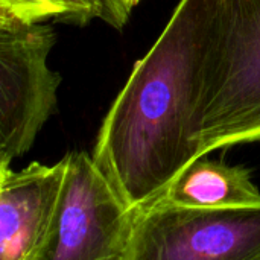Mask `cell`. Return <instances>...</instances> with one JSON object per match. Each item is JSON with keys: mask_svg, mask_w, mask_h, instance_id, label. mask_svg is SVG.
Masks as SVG:
<instances>
[{"mask_svg": "<svg viewBox=\"0 0 260 260\" xmlns=\"http://www.w3.org/2000/svg\"><path fill=\"white\" fill-rule=\"evenodd\" d=\"M101 15L99 0H0V20L23 24L55 20L85 26Z\"/></svg>", "mask_w": 260, "mask_h": 260, "instance_id": "cell-8", "label": "cell"}, {"mask_svg": "<svg viewBox=\"0 0 260 260\" xmlns=\"http://www.w3.org/2000/svg\"><path fill=\"white\" fill-rule=\"evenodd\" d=\"M161 198L192 209H229L260 204L259 189L245 168L204 157L186 168Z\"/></svg>", "mask_w": 260, "mask_h": 260, "instance_id": "cell-7", "label": "cell"}, {"mask_svg": "<svg viewBox=\"0 0 260 260\" xmlns=\"http://www.w3.org/2000/svg\"><path fill=\"white\" fill-rule=\"evenodd\" d=\"M221 0H180L104 117L91 157L134 210L203 157L195 117Z\"/></svg>", "mask_w": 260, "mask_h": 260, "instance_id": "cell-1", "label": "cell"}, {"mask_svg": "<svg viewBox=\"0 0 260 260\" xmlns=\"http://www.w3.org/2000/svg\"><path fill=\"white\" fill-rule=\"evenodd\" d=\"M99 5L102 9V21L114 29H122L126 24L131 12L126 9L123 0H99Z\"/></svg>", "mask_w": 260, "mask_h": 260, "instance_id": "cell-9", "label": "cell"}, {"mask_svg": "<svg viewBox=\"0 0 260 260\" xmlns=\"http://www.w3.org/2000/svg\"><path fill=\"white\" fill-rule=\"evenodd\" d=\"M66 178L55 165L0 166V260H35L53 225Z\"/></svg>", "mask_w": 260, "mask_h": 260, "instance_id": "cell-6", "label": "cell"}, {"mask_svg": "<svg viewBox=\"0 0 260 260\" xmlns=\"http://www.w3.org/2000/svg\"><path fill=\"white\" fill-rule=\"evenodd\" d=\"M47 23L0 20V166L24 155L56 108L61 75L49 67Z\"/></svg>", "mask_w": 260, "mask_h": 260, "instance_id": "cell-5", "label": "cell"}, {"mask_svg": "<svg viewBox=\"0 0 260 260\" xmlns=\"http://www.w3.org/2000/svg\"><path fill=\"white\" fill-rule=\"evenodd\" d=\"M126 260H260V204L192 209L160 198L136 210Z\"/></svg>", "mask_w": 260, "mask_h": 260, "instance_id": "cell-3", "label": "cell"}, {"mask_svg": "<svg viewBox=\"0 0 260 260\" xmlns=\"http://www.w3.org/2000/svg\"><path fill=\"white\" fill-rule=\"evenodd\" d=\"M195 133L203 157L260 140V0H221Z\"/></svg>", "mask_w": 260, "mask_h": 260, "instance_id": "cell-2", "label": "cell"}, {"mask_svg": "<svg viewBox=\"0 0 260 260\" xmlns=\"http://www.w3.org/2000/svg\"><path fill=\"white\" fill-rule=\"evenodd\" d=\"M123 3H125V6H126V9L131 12L139 3H140V0H123Z\"/></svg>", "mask_w": 260, "mask_h": 260, "instance_id": "cell-10", "label": "cell"}, {"mask_svg": "<svg viewBox=\"0 0 260 260\" xmlns=\"http://www.w3.org/2000/svg\"><path fill=\"white\" fill-rule=\"evenodd\" d=\"M134 215L90 154L70 152L58 212L35 260H126Z\"/></svg>", "mask_w": 260, "mask_h": 260, "instance_id": "cell-4", "label": "cell"}]
</instances>
